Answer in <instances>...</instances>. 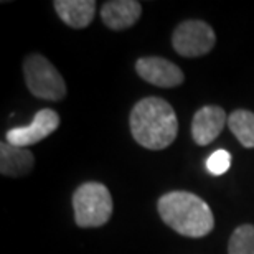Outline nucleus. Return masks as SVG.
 Returning a JSON list of instances; mask_svg holds the SVG:
<instances>
[{"mask_svg":"<svg viewBox=\"0 0 254 254\" xmlns=\"http://www.w3.org/2000/svg\"><path fill=\"white\" fill-rule=\"evenodd\" d=\"M25 83L35 98L60 101L66 94V84L60 71L38 53H33L23 63Z\"/></svg>","mask_w":254,"mask_h":254,"instance_id":"4","label":"nucleus"},{"mask_svg":"<svg viewBox=\"0 0 254 254\" xmlns=\"http://www.w3.org/2000/svg\"><path fill=\"white\" fill-rule=\"evenodd\" d=\"M175 52L185 58H196L210 53L216 43L213 28L201 20H187L175 28L172 37Z\"/></svg>","mask_w":254,"mask_h":254,"instance_id":"5","label":"nucleus"},{"mask_svg":"<svg viewBox=\"0 0 254 254\" xmlns=\"http://www.w3.org/2000/svg\"><path fill=\"white\" fill-rule=\"evenodd\" d=\"M142 13V5L135 0H113L101 8V18L111 30H124L132 27Z\"/></svg>","mask_w":254,"mask_h":254,"instance_id":"9","label":"nucleus"},{"mask_svg":"<svg viewBox=\"0 0 254 254\" xmlns=\"http://www.w3.org/2000/svg\"><path fill=\"white\" fill-rule=\"evenodd\" d=\"M113 198L106 185L86 182L73 195L74 221L81 228H98L109 221L113 215Z\"/></svg>","mask_w":254,"mask_h":254,"instance_id":"3","label":"nucleus"},{"mask_svg":"<svg viewBox=\"0 0 254 254\" xmlns=\"http://www.w3.org/2000/svg\"><path fill=\"white\" fill-rule=\"evenodd\" d=\"M228 123L226 113L218 106H205L198 109L191 121V137L198 145H208L221 134Z\"/></svg>","mask_w":254,"mask_h":254,"instance_id":"8","label":"nucleus"},{"mask_svg":"<svg viewBox=\"0 0 254 254\" xmlns=\"http://www.w3.org/2000/svg\"><path fill=\"white\" fill-rule=\"evenodd\" d=\"M231 167V154L225 149H218L206 159V170L211 175H223L230 170Z\"/></svg>","mask_w":254,"mask_h":254,"instance_id":"14","label":"nucleus"},{"mask_svg":"<svg viewBox=\"0 0 254 254\" xmlns=\"http://www.w3.org/2000/svg\"><path fill=\"white\" fill-rule=\"evenodd\" d=\"M159 215L165 225L179 235L203 238L215 226V216L208 203L190 191H169L160 196Z\"/></svg>","mask_w":254,"mask_h":254,"instance_id":"2","label":"nucleus"},{"mask_svg":"<svg viewBox=\"0 0 254 254\" xmlns=\"http://www.w3.org/2000/svg\"><path fill=\"white\" fill-rule=\"evenodd\" d=\"M35 157L25 147H17L3 140L0 144V172L5 177H23L32 172Z\"/></svg>","mask_w":254,"mask_h":254,"instance_id":"10","label":"nucleus"},{"mask_svg":"<svg viewBox=\"0 0 254 254\" xmlns=\"http://www.w3.org/2000/svg\"><path fill=\"white\" fill-rule=\"evenodd\" d=\"M53 5L60 18L73 28H86L96 13L94 0H57Z\"/></svg>","mask_w":254,"mask_h":254,"instance_id":"11","label":"nucleus"},{"mask_svg":"<svg viewBox=\"0 0 254 254\" xmlns=\"http://www.w3.org/2000/svg\"><path fill=\"white\" fill-rule=\"evenodd\" d=\"M130 132L139 145L150 150H162L175 140L179 132L174 108L165 99L144 98L132 108Z\"/></svg>","mask_w":254,"mask_h":254,"instance_id":"1","label":"nucleus"},{"mask_svg":"<svg viewBox=\"0 0 254 254\" xmlns=\"http://www.w3.org/2000/svg\"><path fill=\"white\" fill-rule=\"evenodd\" d=\"M135 71L147 83L159 88H175L184 83V73L177 64L160 57H144L135 62Z\"/></svg>","mask_w":254,"mask_h":254,"instance_id":"7","label":"nucleus"},{"mask_svg":"<svg viewBox=\"0 0 254 254\" xmlns=\"http://www.w3.org/2000/svg\"><path fill=\"white\" fill-rule=\"evenodd\" d=\"M60 126V116L53 109H42L28 126L13 127L7 132L5 139L8 144L17 147H30L38 144L40 140L47 139L50 134H53Z\"/></svg>","mask_w":254,"mask_h":254,"instance_id":"6","label":"nucleus"},{"mask_svg":"<svg viewBox=\"0 0 254 254\" xmlns=\"http://www.w3.org/2000/svg\"><path fill=\"white\" fill-rule=\"evenodd\" d=\"M228 254H254V226H238L230 238Z\"/></svg>","mask_w":254,"mask_h":254,"instance_id":"13","label":"nucleus"},{"mask_svg":"<svg viewBox=\"0 0 254 254\" xmlns=\"http://www.w3.org/2000/svg\"><path fill=\"white\" fill-rule=\"evenodd\" d=\"M228 127L246 149H254V113L238 109L228 118Z\"/></svg>","mask_w":254,"mask_h":254,"instance_id":"12","label":"nucleus"}]
</instances>
